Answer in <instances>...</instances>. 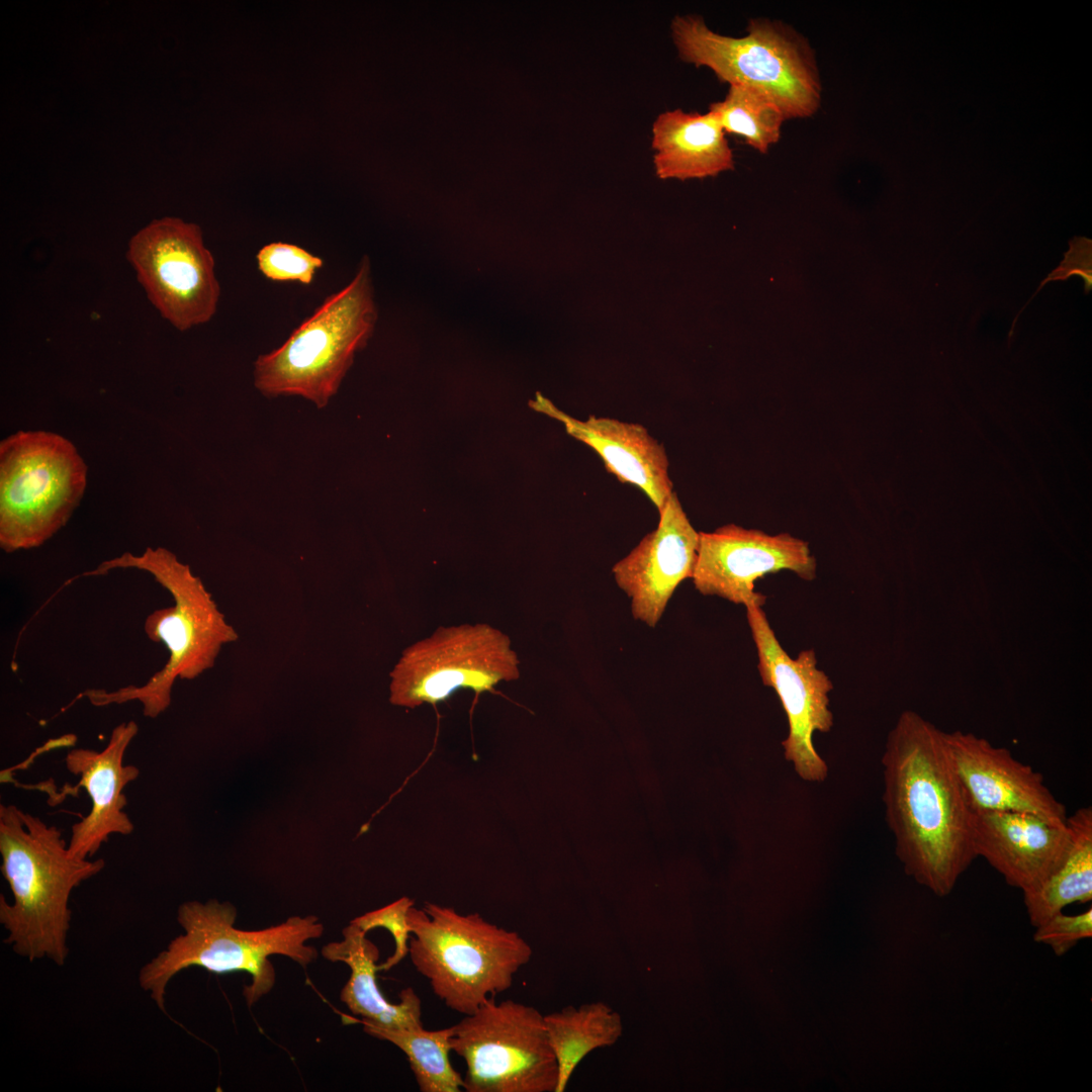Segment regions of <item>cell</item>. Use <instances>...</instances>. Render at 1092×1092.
<instances>
[{"instance_id":"12","label":"cell","mask_w":1092,"mask_h":1092,"mask_svg":"<svg viewBox=\"0 0 1092 1092\" xmlns=\"http://www.w3.org/2000/svg\"><path fill=\"white\" fill-rule=\"evenodd\" d=\"M745 609L761 681L777 693L787 716L789 731L782 742L785 758L802 780L823 782L828 766L815 749L813 735L816 731L828 732L833 726L829 709L832 681L817 667L813 649L801 651L796 658L788 654L762 607L750 605Z\"/></svg>"},{"instance_id":"6","label":"cell","mask_w":1092,"mask_h":1092,"mask_svg":"<svg viewBox=\"0 0 1092 1092\" xmlns=\"http://www.w3.org/2000/svg\"><path fill=\"white\" fill-rule=\"evenodd\" d=\"M378 318L370 261L363 257L351 282L324 302L270 353L254 363V385L267 397L301 396L325 407L371 338Z\"/></svg>"},{"instance_id":"2","label":"cell","mask_w":1092,"mask_h":1092,"mask_svg":"<svg viewBox=\"0 0 1092 1092\" xmlns=\"http://www.w3.org/2000/svg\"><path fill=\"white\" fill-rule=\"evenodd\" d=\"M1 872L12 903L0 896L4 940L30 962L43 958L63 966L69 953L67 936L72 891L99 874L104 859L73 856L62 830L15 805H0Z\"/></svg>"},{"instance_id":"28","label":"cell","mask_w":1092,"mask_h":1092,"mask_svg":"<svg viewBox=\"0 0 1092 1092\" xmlns=\"http://www.w3.org/2000/svg\"><path fill=\"white\" fill-rule=\"evenodd\" d=\"M1072 276H1080L1084 281V292L1088 294L1092 288V241L1085 237H1075L1069 241V250L1065 253L1063 261L1054 269L1039 284L1026 304L1015 316L1009 338L1012 337L1014 326L1020 313L1029 304L1031 299L1051 281H1066Z\"/></svg>"},{"instance_id":"15","label":"cell","mask_w":1092,"mask_h":1092,"mask_svg":"<svg viewBox=\"0 0 1092 1092\" xmlns=\"http://www.w3.org/2000/svg\"><path fill=\"white\" fill-rule=\"evenodd\" d=\"M943 740L970 809L1027 812L1066 824V807L1042 776L1008 749L961 731L943 732Z\"/></svg>"},{"instance_id":"22","label":"cell","mask_w":1092,"mask_h":1092,"mask_svg":"<svg viewBox=\"0 0 1092 1092\" xmlns=\"http://www.w3.org/2000/svg\"><path fill=\"white\" fill-rule=\"evenodd\" d=\"M544 1023L558 1067L556 1092L565 1091L575 1069L588 1054L614 1045L624 1029L621 1015L601 1001L546 1014Z\"/></svg>"},{"instance_id":"19","label":"cell","mask_w":1092,"mask_h":1092,"mask_svg":"<svg viewBox=\"0 0 1092 1092\" xmlns=\"http://www.w3.org/2000/svg\"><path fill=\"white\" fill-rule=\"evenodd\" d=\"M653 165L660 179L716 176L734 168V156L717 117L681 109L660 113L652 124Z\"/></svg>"},{"instance_id":"26","label":"cell","mask_w":1092,"mask_h":1092,"mask_svg":"<svg viewBox=\"0 0 1092 1092\" xmlns=\"http://www.w3.org/2000/svg\"><path fill=\"white\" fill-rule=\"evenodd\" d=\"M414 906V900L401 897L391 904L382 908L367 912L351 920L364 932L377 927L387 929L395 943L394 952L381 965L379 970H389L402 961L408 954V940L411 927L407 921V913Z\"/></svg>"},{"instance_id":"11","label":"cell","mask_w":1092,"mask_h":1092,"mask_svg":"<svg viewBox=\"0 0 1092 1092\" xmlns=\"http://www.w3.org/2000/svg\"><path fill=\"white\" fill-rule=\"evenodd\" d=\"M126 258L153 305L177 330L205 324L216 312L215 263L197 224L155 219L130 239Z\"/></svg>"},{"instance_id":"14","label":"cell","mask_w":1092,"mask_h":1092,"mask_svg":"<svg viewBox=\"0 0 1092 1092\" xmlns=\"http://www.w3.org/2000/svg\"><path fill=\"white\" fill-rule=\"evenodd\" d=\"M658 515L656 529L612 568L630 599L633 618L652 628L677 586L693 577L699 546V532L674 491Z\"/></svg>"},{"instance_id":"24","label":"cell","mask_w":1092,"mask_h":1092,"mask_svg":"<svg viewBox=\"0 0 1092 1092\" xmlns=\"http://www.w3.org/2000/svg\"><path fill=\"white\" fill-rule=\"evenodd\" d=\"M709 110L725 133L742 138L747 145L766 153L781 138L787 119L782 108L768 96L748 87L731 85L723 100Z\"/></svg>"},{"instance_id":"5","label":"cell","mask_w":1092,"mask_h":1092,"mask_svg":"<svg viewBox=\"0 0 1092 1092\" xmlns=\"http://www.w3.org/2000/svg\"><path fill=\"white\" fill-rule=\"evenodd\" d=\"M408 954L433 993L450 1009L469 1015L490 997L511 988L532 947L516 931L478 913L426 902L411 907Z\"/></svg>"},{"instance_id":"10","label":"cell","mask_w":1092,"mask_h":1092,"mask_svg":"<svg viewBox=\"0 0 1092 1092\" xmlns=\"http://www.w3.org/2000/svg\"><path fill=\"white\" fill-rule=\"evenodd\" d=\"M519 676L520 660L503 631L486 623L440 627L402 651L389 673V702L416 708L461 689L492 691Z\"/></svg>"},{"instance_id":"7","label":"cell","mask_w":1092,"mask_h":1092,"mask_svg":"<svg viewBox=\"0 0 1092 1092\" xmlns=\"http://www.w3.org/2000/svg\"><path fill=\"white\" fill-rule=\"evenodd\" d=\"M670 31L681 61L710 69L729 86L768 96L787 119L810 117L819 109L821 83L811 48L782 23L753 19L745 35L734 37L689 14L675 16Z\"/></svg>"},{"instance_id":"13","label":"cell","mask_w":1092,"mask_h":1092,"mask_svg":"<svg viewBox=\"0 0 1092 1092\" xmlns=\"http://www.w3.org/2000/svg\"><path fill=\"white\" fill-rule=\"evenodd\" d=\"M816 569V559L806 541L789 533L769 535L727 524L713 532H699L692 579L704 596H716L744 607H763L766 597L754 587L758 578L790 570L802 579L813 580Z\"/></svg>"},{"instance_id":"20","label":"cell","mask_w":1092,"mask_h":1092,"mask_svg":"<svg viewBox=\"0 0 1092 1092\" xmlns=\"http://www.w3.org/2000/svg\"><path fill=\"white\" fill-rule=\"evenodd\" d=\"M322 956L349 966L350 978L340 998L354 1015L388 1028L423 1026L422 1001L412 987L400 991L399 1002L395 1004L382 995L376 981L379 949L358 926L350 922L343 929V939L326 944Z\"/></svg>"},{"instance_id":"4","label":"cell","mask_w":1092,"mask_h":1092,"mask_svg":"<svg viewBox=\"0 0 1092 1092\" xmlns=\"http://www.w3.org/2000/svg\"><path fill=\"white\" fill-rule=\"evenodd\" d=\"M237 910L230 902L187 901L180 905L177 920L184 933L170 941L140 971V986L165 1011L168 983L179 972L199 967L216 974L246 972L252 983L244 988L251 1007L274 986L275 971L269 957H288L302 968L317 958L316 948L306 944L323 935L316 916H293L260 930L235 927Z\"/></svg>"},{"instance_id":"16","label":"cell","mask_w":1092,"mask_h":1092,"mask_svg":"<svg viewBox=\"0 0 1092 1092\" xmlns=\"http://www.w3.org/2000/svg\"><path fill=\"white\" fill-rule=\"evenodd\" d=\"M971 810V839L1005 882L1022 893L1036 889L1060 864L1071 830L1027 812Z\"/></svg>"},{"instance_id":"9","label":"cell","mask_w":1092,"mask_h":1092,"mask_svg":"<svg viewBox=\"0 0 1092 1092\" xmlns=\"http://www.w3.org/2000/svg\"><path fill=\"white\" fill-rule=\"evenodd\" d=\"M451 1051L465 1062L467 1092H556L557 1063L533 1006L490 997L454 1025Z\"/></svg>"},{"instance_id":"3","label":"cell","mask_w":1092,"mask_h":1092,"mask_svg":"<svg viewBox=\"0 0 1092 1092\" xmlns=\"http://www.w3.org/2000/svg\"><path fill=\"white\" fill-rule=\"evenodd\" d=\"M117 568L147 571L172 595L174 606L154 611L144 625L148 638L163 643L169 657L164 667L141 687L110 692L88 689L81 696L96 707L138 701L144 716L156 718L170 706L177 678L194 679L213 667L221 647L239 636L201 579L170 550L147 548L142 555L125 552L84 575L106 574Z\"/></svg>"},{"instance_id":"18","label":"cell","mask_w":1092,"mask_h":1092,"mask_svg":"<svg viewBox=\"0 0 1092 1092\" xmlns=\"http://www.w3.org/2000/svg\"><path fill=\"white\" fill-rule=\"evenodd\" d=\"M530 406L559 421L566 433L592 448L606 469L622 483L640 488L658 514L671 495L673 484L664 446L640 424L589 416L573 418L540 393Z\"/></svg>"},{"instance_id":"27","label":"cell","mask_w":1092,"mask_h":1092,"mask_svg":"<svg viewBox=\"0 0 1092 1092\" xmlns=\"http://www.w3.org/2000/svg\"><path fill=\"white\" fill-rule=\"evenodd\" d=\"M1092 936V909L1083 913L1067 915L1063 911L1055 914L1035 927L1033 939L1037 943L1049 945L1058 957L1066 954L1080 940Z\"/></svg>"},{"instance_id":"25","label":"cell","mask_w":1092,"mask_h":1092,"mask_svg":"<svg viewBox=\"0 0 1092 1092\" xmlns=\"http://www.w3.org/2000/svg\"><path fill=\"white\" fill-rule=\"evenodd\" d=\"M259 271L276 282H299L309 285L316 271L324 266L322 258L289 243L273 242L263 246L256 255Z\"/></svg>"},{"instance_id":"23","label":"cell","mask_w":1092,"mask_h":1092,"mask_svg":"<svg viewBox=\"0 0 1092 1092\" xmlns=\"http://www.w3.org/2000/svg\"><path fill=\"white\" fill-rule=\"evenodd\" d=\"M353 1021L362 1023L365 1032L391 1042L406 1056L420 1091L459 1092L463 1089V1078L449 1060L454 1025L426 1030L424 1026L388 1028L363 1019Z\"/></svg>"},{"instance_id":"21","label":"cell","mask_w":1092,"mask_h":1092,"mask_svg":"<svg viewBox=\"0 0 1092 1092\" xmlns=\"http://www.w3.org/2000/svg\"><path fill=\"white\" fill-rule=\"evenodd\" d=\"M1070 846L1051 875L1033 891L1023 893L1029 922L1036 927L1073 903L1092 900V809L1067 817Z\"/></svg>"},{"instance_id":"1","label":"cell","mask_w":1092,"mask_h":1092,"mask_svg":"<svg viewBox=\"0 0 1092 1092\" xmlns=\"http://www.w3.org/2000/svg\"><path fill=\"white\" fill-rule=\"evenodd\" d=\"M886 821L906 873L934 895L951 893L976 858L971 810L943 732L912 711L890 731L882 757Z\"/></svg>"},{"instance_id":"17","label":"cell","mask_w":1092,"mask_h":1092,"mask_svg":"<svg viewBox=\"0 0 1092 1092\" xmlns=\"http://www.w3.org/2000/svg\"><path fill=\"white\" fill-rule=\"evenodd\" d=\"M138 732L134 721L122 722L113 728L102 751L79 747L67 753V769L79 776L78 784L70 789L84 788L92 805L89 814L72 826L68 848L73 856L91 857L109 835L133 831V823L123 811L127 800L122 791L138 779L140 769L123 764V757Z\"/></svg>"},{"instance_id":"8","label":"cell","mask_w":1092,"mask_h":1092,"mask_svg":"<svg viewBox=\"0 0 1092 1092\" xmlns=\"http://www.w3.org/2000/svg\"><path fill=\"white\" fill-rule=\"evenodd\" d=\"M74 445L49 432L20 431L0 444V546L38 547L70 519L86 487Z\"/></svg>"}]
</instances>
